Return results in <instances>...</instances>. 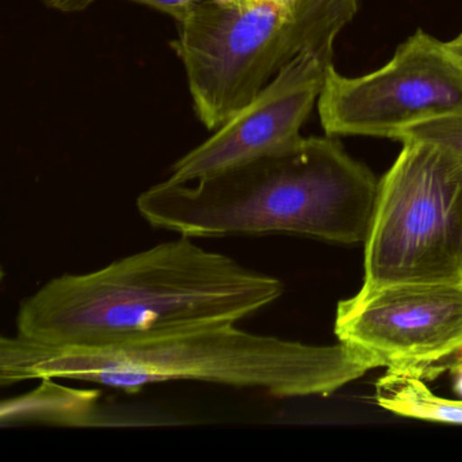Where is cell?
I'll use <instances>...</instances> for the list:
<instances>
[{"instance_id":"obj_5","label":"cell","mask_w":462,"mask_h":462,"mask_svg":"<svg viewBox=\"0 0 462 462\" xmlns=\"http://www.w3.org/2000/svg\"><path fill=\"white\" fill-rule=\"evenodd\" d=\"M365 285L462 280V158L405 140L378 180L365 240Z\"/></svg>"},{"instance_id":"obj_6","label":"cell","mask_w":462,"mask_h":462,"mask_svg":"<svg viewBox=\"0 0 462 462\" xmlns=\"http://www.w3.org/2000/svg\"><path fill=\"white\" fill-rule=\"evenodd\" d=\"M327 136L396 139L402 131L462 112V60L415 32L377 71L342 77L329 67L318 101Z\"/></svg>"},{"instance_id":"obj_13","label":"cell","mask_w":462,"mask_h":462,"mask_svg":"<svg viewBox=\"0 0 462 462\" xmlns=\"http://www.w3.org/2000/svg\"><path fill=\"white\" fill-rule=\"evenodd\" d=\"M450 370L454 375V389L458 396H462V358Z\"/></svg>"},{"instance_id":"obj_2","label":"cell","mask_w":462,"mask_h":462,"mask_svg":"<svg viewBox=\"0 0 462 462\" xmlns=\"http://www.w3.org/2000/svg\"><path fill=\"white\" fill-rule=\"evenodd\" d=\"M373 369L339 343L313 346L254 334L236 323L199 327L109 347H55L0 339V385L72 380L134 393L170 381H199L274 397L326 396Z\"/></svg>"},{"instance_id":"obj_10","label":"cell","mask_w":462,"mask_h":462,"mask_svg":"<svg viewBox=\"0 0 462 462\" xmlns=\"http://www.w3.org/2000/svg\"><path fill=\"white\" fill-rule=\"evenodd\" d=\"M397 142L424 140L450 148L462 158V112L435 118L402 131Z\"/></svg>"},{"instance_id":"obj_11","label":"cell","mask_w":462,"mask_h":462,"mask_svg":"<svg viewBox=\"0 0 462 462\" xmlns=\"http://www.w3.org/2000/svg\"><path fill=\"white\" fill-rule=\"evenodd\" d=\"M136 4L145 5L151 9L158 10L174 18L177 23L185 20L197 7L207 4L209 0H132Z\"/></svg>"},{"instance_id":"obj_1","label":"cell","mask_w":462,"mask_h":462,"mask_svg":"<svg viewBox=\"0 0 462 462\" xmlns=\"http://www.w3.org/2000/svg\"><path fill=\"white\" fill-rule=\"evenodd\" d=\"M278 278L178 236L85 274L48 281L18 308V337L55 347H109L239 323L277 301Z\"/></svg>"},{"instance_id":"obj_14","label":"cell","mask_w":462,"mask_h":462,"mask_svg":"<svg viewBox=\"0 0 462 462\" xmlns=\"http://www.w3.org/2000/svg\"><path fill=\"white\" fill-rule=\"evenodd\" d=\"M446 44H448V50H450L457 58H459L462 60V32L456 37V39L446 42Z\"/></svg>"},{"instance_id":"obj_8","label":"cell","mask_w":462,"mask_h":462,"mask_svg":"<svg viewBox=\"0 0 462 462\" xmlns=\"http://www.w3.org/2000/svg\"><path fill=\"white\" fill-rule=\"evenodd\" d=\"M332 51H307L293 59L247 106L178 159L167 180L196 182L296 144L323 91Z\"/></svg>"},{"instance_id":"obj_12","label":"cell","mask_w":462,"mask_h":462,"mask_svg":"<svg viewBox=\"0 0 462 462\" xmlns=\"http://www.w3.org/2000/svg\"><path fill=\"white\" fill-rule=\"evenodd\" d=\"M50 9L61 13H80L90 7L96 0H40Z\"/></svg>"},{"instance_id":"obj_7","label":"cell","mask_w":462,"mask_h":462,"mask_svg":"<svg viewBox=\"0 0 462 462\" xmlns=\"http://www.w3.org/2000/svg\"><path fill=\"white\" fill-rule=\"evenodd\" d=\"M335 334L373 369L437 377L462 358V280L364 283L337 304Z\"/></svg>"},{"instance_id":"obj_4","label":"cell","mask_w":462,"mask_h":462,"mask_svg":"<svg viewBox=\"0 0 462 462\" xmlns=\"http://www.w3.org/2000/svg\"><path fill=\"white\" fill-rule=\"evenodd\" d=\"M359 0H209L178 23L172 48L194 112L215 132L307 51L334 48Z\"/></svg>"},{"instance_id":"obj_9","label":"cell","mask_w":462,"mask_h":462,"mask_svg":"<svg viewBox=\"0 0 462 462\" xmlns=\"http://www.w3.org/2000/svg\"><path fill=\"white\" fill-rule=\"evenodd\" d=\"M375 402L404 418L462 424V400L437 396L418 375L388 370L375 383Z\"/></svg>"},{"instance_id":"obj_3","label":"cell","mask_w":462,"mask_h":462,"mask_svg":"<svg viewBox=\"0 0 462 462\" xmlns=\"http://www.w3.org/2000/svg\"><path fill=\"white\" fill-rule=\"evenodd\" d=\"M378 180L342 145L302 137L285 150L190 183L164 180L143 191L137 212L180 236L296 234L365 243Z\"/></svg>"}]
</instances>
